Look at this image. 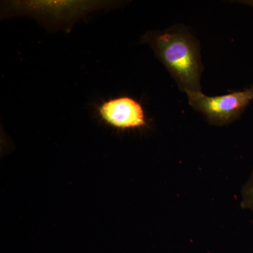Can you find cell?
I'll return each mask as SVG.
<instances>
[{
  "instance_id": "cell-6",
  "label": "cell",
  "mask_w": 253,
  "mask_h": 253,
  "mask_svg": "<svg viewBox=\"0 0 253 253\" xmlns=\"http://www.w3.org/2000/svg\"><path fill=\"white\" fill-rule=\"evenodd\" d=\"M245 4L249 5V6H252L253 7V1H245Z\"/></svg>"
},
{
  "instance_id": "cell-3",
  "label": "cell",
  "mask_w": 253,
  "mask_h": 253,
  "mask_svg": "<svg viewBox=\"0 0 253 253\" xmlns=\"http://www.w3.org/2000/svg\"><path fill=\"white\" fill-rule=\"evenodd\" d=\"M186 94L190 106L204 114L209 123L224 126L237 119L253 101V86L222 96H208L201 91Z\"/></svg>"
},
{
  "instance_id": "cell-1",
  "label": "cell",
  "mask_w": 253,
  "mask_h": 253,
  "mask_svg": "<svg viewBox=\"0 0 253 253\" xmlns=\"http://www.w3.org/2000/svg\"><path fill=\"white\" fill-rule=\"evenodd\" d=\"M141 42L154 50L181 91H201L203 64L199 43L186 28L174 26L147 32L141 37Z\"/></svg>"
},
{
  "instance_id": "cell-5",
  "label": "cell",
  "mask_w": 253,
  "mask_h": 253,
  "mask_svg": "<svg viewBox=\"0 0 253 253\" xmlns=\"http://www.w3.org/2000/svg\"><path fill=\"white\" fill-rule=\"evenodd\" d=\"M243 206L253 211V172L243 190Z\"/></svg>"
},
{
  "instance_id": "cell-2",
  "label": "cell",
  "mask_w": 253,
  "mask_h": 253,
  "mask_svg": "<svg viewBox=\"0 0 253 253\" xmlns=\"http://www.w3.org/2000/svg\"><path fill=\"white\" fill-rule=\"evenodd\" d=\"M106 3L79 1H9L7 12L4 15H29L41 19L43 24L57 27L67 26L94 9L104 7ZM53 26V27H54Z\"/></svg>"
},
{
  "instance_id": "cell-4",
  "label": "cell",
  "mask_w": 253,
  "mask_h": 253,
  "mask_svg": "<svg viewBox=\"0 0 253 253\" xmlns=\"http://www.w3.org/2000/svg\"><path fill=\"white\" fill-rule=\"evenodd\" d=\"M98 112L105 123L118 129H134L146 125L144 108L128 96L105 101L98 108Z\"/></svg>"
}]
</instances>
